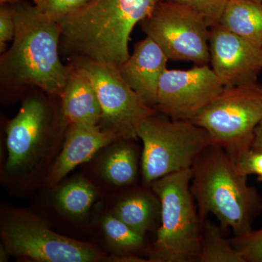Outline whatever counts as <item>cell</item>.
Returning <instances> with one entry per match:
<instances>
[{
  "instance_id": "1",
  "label": "cell",
  "mask_w": 262,
  "mask_h": 262,
  "mask_svg": "<svg viewBox=\"0 0 262 262\" xmlns=\"http://www.w3.org/2000/svg\"><path fill=\"white\" fill-rule=\"evenodd\" d=\"M69 126L61 96L39 89L25 95L16 116L5 124L6 155L0 168L5 192L28 198L43 187Z\"/></svg>"
},
{
  "instance_id": "2",
  "label": "cell",
  "mask_w": 262,
  "mask_h": 262,
  "mask_svg": "<svg viewBox=\"0 0 262 262\" xmlns=\"http://www.w3.org/2000/svg\"><path fill=\"white\" fill-rule=\"evenodd\" d=\"M10 4L15 34L11 47L0 57L2 105L21 101L32 89L61 96L70 67L59 58V24L25 0Z\"/></svg>"
},
{
  "instance_id": "3",
  "label": "cell",
  "mask_w": 262,
  "mask_h": 262,
  "mask_svg": "<svg viewBox=\"0 0 262 262\" xmlns=\"http://www.w3.org/2000/svg\"><path fill=\"white\" fill-rule=\"evenodd\" d=\"M160 0H91L58 22L63 54L70 61L88 60L120 67L128 59L131 32Z\"/></svg>"
},
{
  "instance_id": "4",
  "label": "cell",
  "mask_w": 262,
  "mask_h": 262,
  "mask_svg": "<svg viewBox=\"0 0 262 262\" xmlns=\"http://www.w3.org/2000/svg\"><path fill=\"white\" fill-rule=\"evenodd\" d=\"M192 169L191 192L201 221L211 213L221 228L231 229L235 237L251 232L262 211V198L256 188L248 185V176L227 151L219 146H208Z\"/></svg>"
},
{
  "instance_id": "5",
  "label": "cell",
  "mask_w": 262,
  "mask_h": 262,
  "mask_svg": "<svg viewBox=\"0 0 262 262\" xmlns=\"http://www.w3.org/2000/svg\"><path fill=\"white\" fill-rule=\"evenodd\" d=\"M193 169L169 174L150 185L161 203L155 242L146 250L150 262H198L202 221L191 192Z\"/></svg>"
},
{
  "instance_id": "6",
  "label": "cell",
  "mask_w": 262,
  "mask_h": 262,
  "mask_svg": "<svg viewBox=\"0 0 262 262\" xmlns=\"http://www.w3.org/2000/svg\"><path fill=\"white\" fill-rule=\"evenodd\" d=\"M0 237L10 256L32 262L108 261L99 246L70 238L50 228L46 221L9 203L0 207Z\"/></svg>"
},
{
  "instance_id": "7",
  "label": "cell",
  "mask_w": 262,
  "mask_h": 262,
  "mask_svg": "<svg viewBox=\"0 0 262 262\" xmlns=\"http://www.w3.org/2000/svg\"><path fill=\"white\" fill-rule=\"evenodd\" d=\"M137 136L143 143L142 185L147 187L169 174L192 168L201 153L213 145L203 127L189 120H173L158 111L142 122Z\"/></svg>"
},
{
  "instance_id": "8",
  "label": "cell",
  "mask_w": 262,
  "mask_h": 262,
  "mask_svg": "<svg viewBox=\"0 0 262 262\" xmlns=\"http://www.w3.org/2000/svg\"><path fill=\"white\" fill-rule=\"evenodd\" d=\"M262 120V84L225 88L222 94L191 121L208 133L237 163L251 149L255 131Z\"/></svg>"
},
{
  "instance_id": "9",
  "label": "cell",
  "mask_w": 262,
  "mask_h": 262,
  "mask_svg": "<svg viewBox=\"0 0 262 262\" xmlns=\"http://www.w3.org/2000/svg\"><path fill=\"white\" fill-rule=\"evenodd\" d=\"M70 64L84 74L94 84L101 108L99 127L117 139H138L141 124L156 110L147 104L123 80L117 67L88 60Z\"/></svg>"
},
{
  "instance_id": "10",
  "label": "cell",
  "mask_w": 262,
  "mask_h": 262,
  "mask_svg": "<svg viewBox=\"0 0 262 262\" xmlns=\"http://www.w3.org/2000/svg\"><path fill=\"white\" fill-rule=\"evenodd\" d=\"M140 25L168 60L209 64L211 27L193 10L160 0Z\"/></svg>"
},
{
  "instance_id": "11",
  "label": "cell",
  "mask_w": 262,
  "mask_h": 262,
  "mask_svg": "<svg viewBox=\"0 0 262 262\" xmlns=\"http://www.w3.org/2000/svg\"><path fill=\"white\" fill-rule=\"evenodd\" d=\"M225 89L208 65L166 70L160 79L155 110L173 120L191 121Z\"/></svg>"
},
{
  "instance_id": "12",
  "label": "cell",
  "mask_w": 262,
  "mask_h": 262,
  "mask_svg": "<svg viewBox=\"0 0 262 262\" xmlns=\"http://www.w3.org/2000/svg\"><path fill=\"white\" fill-rule=\"evenodd\" d=\"M210 63L225 88L257 82L262 71V48L221 24L210 28Z\"/></svg>"
},
{
  "instance_id": "13",
  "label": "cell",
  "mask_w": 262,
  "mask_h": 262,
  "mask_svg": "<svg viewBox=\"0 0 262 262\" xmlns=\"http://www.w3.org/2000/svg\"><path fill=\"white\" fill-rule=\"evenodd\" d=\"M136 139H117L103 146L87 163L89 175L101 193L134 187L139 179L141 153Z\"/></svg>"
},
{
  "instance_id": "14",
  "label": "cell",
  "mask_w": 262,
  "mask_h": 262,
  "mask_svg": "<svg viewBox=\"0 0 262 262\" xmlns=\"http://www.w3.org/2000/svg\"><path fill=\"white\" fill-rule=\"evenodd\" d=\"M168 61L160 46L146 36L136 43L134 53L118 70L127 85L155 110L160 79L168 70Z\"/></svg>"
},
{
  "instance_id": "15",
  "label": "cell",
  "mask_w": 262,
  "mask_h": 262,
  "mask_svg": "<svg viewBox=\"0 0 262 262\" xmlns=\"http://www.w3.org/2000/svg\"><path fill=\"white\" fill-rule=\"evenodd\" d=\"M113 134L99 125L70 124L59 154L48 174L43 189H50L65 179L77 166L89 163L95 155L113 141Z\"/></svg>"
},
{
  "instance_id": "16",
  "label": "cell",
  "mask_w": 262,
  "mask_h": 262,
  "mask_svg": "<svg viewBox=\"0 0 262 262\" xmlns=\"http://www.w3.org/2000/svg\"><path fill=\"white\" fill-rule=\"evenodd\" d=\"M119 195L108 209L112 214L143 237L155 227L158 229L161 203L151 188L134 186Z\"/></svg>"
},
{
  "instance_id": "17",
  "label": "cell",
  "mask_w": 262,
  "mask_h": 262,
  "mask_svg": "<svg viewBox=\"0 0 262 262\" xmlns=\"http://www.w3.org/2000/svg\"><path fill=\"white\" fill-rule=\"evenodd\" d=\"M51 191V201L55 211L70 222H85L102 193L92 181L83 174H76L63 179Z\"/></svg>"
},
{
  "instance_id": "18",
  "label": "cell",
  "mask_w": 262,
  "mask_h": 262,
  "mask_svg": "<svg viewBox=\"0 0 262 262\" xmlns=\"http://www.w3.org/2000/svg\"><path fill=\"white\" fill-rule=\"evenodd\" d=\"M68 79L61 95L62 107L70 124L98 125L101 108L91 80L69 64Z\"/></svg>"
},
{
  "instance_id": "19",
  "label": "cell",
  "mask_w": 262,
  "mask_h": 262,
  "mask_svg": "<svg viewBox=\"0 0 262 262\" xmlns=\"http://www.w3.org/2000/svg\"><path fill=\"white\" fill-rule=\"evenodd\" d=\"M105 245L111 251L108 261H147L139 256L144 249L145 237L137 233L108 211L98 220Z\"/></svg>"
},
{
  "instance_id": "20",
  "label": "cell",
  "mask_w": 262,
  "mask_h": 262,
  "mask_svg": "<svg viewBox=\"0 0 262 262\" xmlns=\"http://www.w3.org/2000/svg\"><path fill=\"white\" fill-rule=\"evenodd\" d=\"M226 29L262 48V4L251 0H229L220 23Z\"/></svg>"
},
{
  "instance_id": "21",
  "label": "cell",
  "mask_w": 262,
  "mask_h": 262,
  "mask_svg": "<svg viewBox=\"0 0 262 262\" xmlns=\"http://www.w3.org/2000/svg\"><path fill=\"white\" fill-rule=\"evenodd\" d=\"M220 225L208 218L202 221V241L198 262H245L231 239L222 234Z\"/></svg>"
},
{
  "instance_id": "22",
  "label": "cell",
  "mask_w": 262,
  "mask_h": 262,
  "mask_svg": "<svg viewBox=\"0 0 262 262\" xmlns=\"http://www.w3.org/2000/svg\"><path fill=\"white\" fill-rule=\"evenodd\" d=\"M185 7L201 15L209 27L220 23L222 13L229 0H161Z\"/></svg>"
},
{
  "instance_id": "23",
  "label": "cell",
  "mask_w": 262,
  "mask_h": 262,
  "mask_svg": "<svg viewBox=\"0 0 262 262\" xmlns=\"http://www.w3.org/2000/svg\"><path fill=\"white\" fill-rule=\"evenodd\" d=\"M34 6L53 21H61L91 0H32Z\"/></svg>"
},
{
  "instance_id": "24",
  "label": "cell",
  "mask_w": 262,
  "mask_h": 262,
  "mask_svg": "<svg viewBox=\"0 0 262 262\" xmlns=\"http://www.w3.org/2000/svg\"><path fill=\"white\" fill-rule=\"evenodd\" d=\"M245 262H262V227L231 239Z\"/></svg>"
},
{
  "instance_id": "25",
  "label": "cell",
  "mask_w": 262,
  "mask_h": 262,
  "mask_svg": "<svg viewBox=\"0 0 262 262\" xmlns=\"http://www.w3.org/2000/svg\"><path fill=\"white\" fill-rule=\"evenodd\" d=\"M236 163L243 173L248 177L256 175L262 182V149L251 148L241 155Z\"/></svg>"
},
{
  "instance_id": "26",
  "label": "cell",
  "mask_w": 262,
  "mask_h": 262,
  "mask_svg": "<svg viewBox=\"0 0 262 262\" xmlns=\"http://www.w3.org/2000/svg\"><path fill=\"white\" fill-rule=\"evenodd\" d=\"M15 20L10 3L0 7V42L13 40L15 34Z\"/></svg>"
},
{
  "instance_id": "27",
  "label": "cell",
  "mask_w": 262,
  "mask_h": 262,
  "mask_svg": "<svg viewBox=\"0 0 262 262\" xmlns=\"http://www.w3.org/2000/svg\"><path fill=\"white\" fill-rule=\"evenodd\" d=\"M252 148L253 149H262V120L258 124L255 131L254 140Z\"/></svg>"
},
{
  "instance_id": "28",
  "label": "cell",
  "mask_w": 262,
  "mask_h": 262,
  "mask_svg": "<svg viewBox=\"0 0 262 262\" xmlns=\"http://www.w3.org/2000/svg\"><path fill=\"white\" fill-rule=\"evenodd\" d=\"M10 254L3 244H0V261L6 262L9 261Z\"/></svg>"
},
{
  "instance_id": "29",
  "label": "cell",
  "mask_w": 262,
  "mask_h": 262,
  "mask_svg": "<svg viewBox=\"0 0 262 262\" xmlns=\"http://www.w3.org/2000/svg\"><path fill=\"white\" fill-rule=\"evenodd\" d=\"M18 1H20V0H0V3H1V4H4V3H13Z\"/></svg>"
},
{
  "instance_id": "30",
  "label": "cell",
  "mask_w": 262,
  "mask_h": 262,
  "mask_svg": "<svg viewBox=\"0 0 262 262\" xmlns=\"http://www.w3.org/2000/svg\"><path fill=\"white\" fill-rule=\"evenodd\" d=\"M251 1L256 2V3H261V4H262V0H251Z\"/></svg>"
}]
</instances>
